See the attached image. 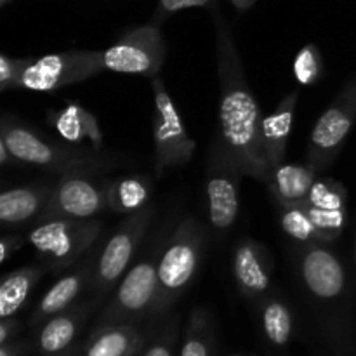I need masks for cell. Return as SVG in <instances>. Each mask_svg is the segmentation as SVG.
Segmentation results:
<instances>
[{"mask_svg": "<svg viewBox=\"0 0 356 356\" xmlns=\"http://www.w3.org/2000/svg\"><path fill=\"white\" fill-rule=\"evenodd\" d=\"M302 205L315 222L322 242L334 243L343 235L348 221V190L341 181L316 177Z\"/></svg>", "mask_w": 356, "mask_h": 356, "instance_id": "obj_14", "label": "cell"}, {"mask_svg": "<svg viewBox=\"0 0 356 356\" xmlns=\"http://www.w3.org/2000/svg\"><path fill=\"white\" fill-rule=\"evenodd\" d=\"M353 263H355V278H356V238H355V250H353Z\"/></svg>", "mask_w": 356, "mask_h": 356, "instance_id": "obj_38", "label": "cell"}, {"mask_svg": "<svg viewBox=\"0 0 356 356\" xmlns=\"http://www.w3.org/2000/svg\"><path fill=\"white\" fill-rule=\"evenodd\" d=\"M212 10L219 79L218 131L211 148L221 153L245 177L264 183L270 167L261 148L263 113L243 72L233 31L218 7Z\"/></svg>", "mask_w": 356, "mask_h": 356, "instance_id": "obj_1", "label": "cell"}, {"mask_svg": "<svg viewBox=\"0 0 356 356\" xmlns=\"http://www.w3.org/2000/svg\"><path fill=\"white\" fill-rule=\"evenodd\" d=\"M165 242H156L148 252L136 261L115 287L106 305L94 318L92 329L118 323H141L146 325L155 306L159 291V263Z\"/></svg>", "mask_w": 356, "mask_h": 356, "instance_id": "obj_5", "label": "cell"}, {"mask_svg": "<svg viewBox=\"0 0 356 356\" xmlns=\"http://www.w3.org/2000/svg\"><path fill=\"white\" fill-rule=\"evenodd\" d=\"M243 174L211 148L205 170L204 195L209 222L218 235H226L240 214V184Z\"/></svg>", "mask_w": 356, "mask_h": 356, "instance_id": "obj_13", "label": "cell"}, {"mask_svg": "<svg viewBox=\"0 0 356 356\" xmlns=\"http://www.w3.org/2000/svg\"><path fill=\"white\" fill-rule=\"evenodd\" d=\"M256 2L257 0H229V3H232L238 13H245V10H249Z\"/></svg>", "mask_w": 356, "mask_h": 356, "instance_id": "obj_36", "label": "cell"}, {"mask_svg": "<svg viewBox=\"0 0 356 356\" xmlns=\"http://www.w3.org/2000/svg\"><path fill=\"white\" fill-rule=\"evenodd\" d=\"M316 176L318 172L308 162H284L270 170L264 184L270 190L277 207L298 205L306 200Z\"/></svg>", "mask_w": 356, "mask_h": 356, "instance_id": "obj_22", "label": "cell"}, {"mask_svg": "<svg viewBox=\"0 0 356 356\" xmlns=\"http://www.w3.org/2000/svg\"><path fill=\"white\" fill-rule=\"evenodd\" d=\"M153 92L152 134L155 148V174L162 177L174 167H183L191 162L197 143L186 131L183 117L170 97L162 76L149 79Z\"/></svg>", "mask_w": 356, "mask_h": 356, "instance_id": "obj_8", "label": "cell"}, {"mask_svg": "<svg viewBox=\"0 0 356 356\" xmlns=\"http://www.w3.org/2000/svg\"><path fill=\"white\" fill-rule=\"evenodd\" d=\"M97 252L90 254L89 257L83 259L79 266L73 268L70 273L63 275L54 285L49 287L40 298V301L35 306L33 313L30 316V327L31 329H40L42 323L47 322L51 316L58 315V313L65 312L70 306L79 302L80 296L89 292L90 280H92L94 273V263H96Z\"/></svg>", "mask_w": 356, "mask_h": 356, "instance_id": "obj_17", "label": "cell"}, {"mask_svg": "<svg viewBox=\"0 0 356 356\" xmlns=\"http://www.w3.org/2000/svg\"><path fill=\"white\" fill-rule=\"evenodd\" d=\"M0 138L7 143L17 163L65 174H103L124 165V160L108 153L83 146L52 141L31 129L14 115H3L0 120Z\"/></svg>", "mask_w": 356, "mask_h": 356, "instance_id": "obj_3", "label": "cell"}, {"mask_svg": "<svg viewBox=\"0 0 356 356\" xmlns=\"http://www.w3.org/2000/svg\"><path fill=\"white\" fill-rule=\"evenodd\" d=\"M31 344L23 339H14L10 343L0 344V356H28Z\"/></svg>", "mask_w": 356, "mask_h": 356, "instance_id": "obj_34", "label": "cell"}, {"mask_svg": "<svg viewBox=\"0 0 356 356\" xmlns=\"http://www.w3.org/2000/svg\"><path fill=\"white\" fill-rule=\"evenodd\" d=\"M218 0H159L155 14H153V23L162 24L163 21L169 19L179 10L193 9V7H207V9H214Z\"/></svg>", "mask_w": 356, "mask_h": 356, "instance_id": "obj_31", "label": "cell"}, {"mask_svg": "<svg viewBox=\"0 0 356 356\" xmlns=\"http://www.w3.org/2000/svg\"><path fill=\"white\" fill-rule=\"evenodd\" d=\"M104 70L103 51H63L28 59L19 79V89L30 92H54L87 82Z\"/></svg>", "mask_w": 356, "mask_h": 356, "instance_id": "obj_9", "label": "cell"}, {"mask_svg": "<svg viewBox=\"0 0 356 356\" xmlns=\"http://www.w3.org/2000/svg\"><path fill=\"white\" fill-rule=\"evenodd\" d=\"M24 245V238L17 233H6L0 240V263H7L10 256L17 252Z\"/></svg>", "mask_w": 356, "mask_h": 356, "instance_id": "obj_32", "label": "cell"}, {"mask_svg": "<svg viewBox=\"0 0 356 356\" xmlns=\"http://www.w3.org/2000/svg\"><path fill=\"white\" fill-rule=\"evenodd\" d=\"M356 124V72L346 80L336 99L320 115L309 134L306 162L316 170L329 169Z\"/></svg>", "mask_w": 356, "mask_h": 356, "instance_id": "obj_10", "label": "cell"}, {"mask_svg": "<svg viewBox=\"0 0 356 356\" xmlns=\"http://www.w3.org/2000/svg\"><path fill=\"white\" fill-rule=\"evenodd\" d=\"M14 162H16V159H14V155L10 153L9 146H7V143L0 138V165L9 167L13 165Z\"/></svg>", "mask_w": 356, "mask_h": 356, "instance_id": "obj_35", "label": "cell"}, {"mask_svg": "<svg viewBox=\"0 0 356 356\" xmlns=\"http://www.w3.org/2000/svg\"><path fill=\"white\" fill-rule=\"evenodd\" d=\"M10 0H0V7H3V6H7V3H9Z\"/></svg>", "mask_w": 356, "mask_h": 356, "instance_id": "obj_39", "label": "cell"}, {"mask_svg": "<svg viewBox=\"0 0 356 356\" xmlns=\"http://www.w3.org/2000/svg\"><path fill=\"white\" fill-rule=\"evenodd\" d=\"M299 94L296 90L287 92L270 115L261 122V148L270 170L285 162L287 145L294 129L296 110Z\"/></svg>", "mask_w": 356, "mask_h": 356, "instance_id": "obj_19", "label": "cell"}, {"mask_svg": "<svg viewBox=\"0 0 356 356\" xmlns=\"http://www.w3.org/2000/svg\"><path fill=\"white\" fill-rule=\"evenodd\" d=\"M28 59H17L2 52L0 54V92L19 89V79Z\"/></svg>", "mask_w": 356, "mask_h": 356, "instance_id": "obj_30", "label": "cell"}, {"mask_svg": "<svg viewBox=\"0 0 356 356\" xmlns=\"http://www.w3.org/2000/svg\"><path fill=\"white\" fill-rule=\"evenodd\" d=\"M47 122L59 134V138L75 146H87L103 152L104 134L101 124L92 111L79 103L68 101L59 111H49Z\"/></svg>", "mask_w": 356, "mask_h": 356, "instance_id": "obj_20", "label": "cell"}, {"mask_svg": "<svg viewBox=\"0 0 356 356\" xmlns=\"http://www.w3.org/2000/svg\"><path fill=\"white\" fill-rule=\"evenodd\" d=\"M80 346H82V343H76L73 344L70 350L63 351V353H58V355H52V356H80Z\"/></svg>", "mask_w": 356, "mask_h": 356, "instance_id": "obj_37", "label": "cell"}, {"mask_svg": "<svg viewBox=\"0 0 356 356\" xmlns=\"http://www.w3.org/2000/svg\"><path fill=\"white\" fill-rule=\"evenodd\" d=\"M228 356H242V355H228Z\"/></svg>", "mask_w": 356, "mask_h": 356, "instance_id": "obj_40", "label": "cell"}, {"mask_svg": "<svg viewBox=\"0 0 356 356\" xmlns=\"http://www.w3.org/2000/svg\"><path fill=\"white\" fill-rule=\"evenodd\" d=\"M278 222H280V228L284 229L285 235L298 242L299 245L322 242L315 222L309 218L308 211L302 204L278 207Z\"/></svg>", "mask_w": 356, "mask_h": 356, "instance_id": "obj_27", "label": "cell"}, {"mask_svg": "<svg viewBox=\"0 0 356 356\" xmlns=\"http://www.w3.org/2000/svg\"><path fill=\"white\" fill-rule=\"evenodd\" d=\"M325 65H323V54L316 44H306L299 49L292 63V75L296 82L302 87H313L323 79Z\"/></svg>", "mask_w": 356, "mask_h": 356, "instance_id": "obj_29", "label": "cell"}, {"mask_svg": "<svg viewBox=\"0 0 356 356\" xmlns=\"http://www.w3.org/2000/svg\"><path fill=\"white\" fill-rule=\"evenodd\" d=\"M232 273L236 289L249 301H259L271 292L273 261L257 240L245 236L233 247Z\"/></svg>", "mask_w": 356, "mask_h": 356, "instance_id": "obj_16", "label": "cell"}, {"mask_svg": "<svg viewBox=\"0 0 356 356\" xmlns=\"http://www.w3.org/2000/svg\"><path fill=\"white\" fill-rule=\"evenodd\" d=\"M152 330L141 323H118L90 330L80 356H138Z\"/></svg>", "mask_w": 356, "mask_h": 356, "instance_id": "obj_18", "label": "cell"}, {"mask_svg": "<svg viewBox=\"0 0 356 356\" xmlns=\"http://www.w3.org/2000/svg\"><path fill=\"white\" fill-rule=\"evenodd\" d=\"M103 233L97 219L49 218L37 221L26 240L47 273H61L75 266Z\"/></svg>", "mask_w": 356, "mask_h": 356, "instance_id": "obj_6", "label": "cell"}, {"mask_svg": "<svg viewBox=\"0 0 356 356\" xmlns=\"http://www.w3.org/2000/svg\"><path fill=\"white\" fill-rule=\"evenodd\" d=\"M47 273L42 264L17 268L2 278L0 284V320L14 318L26 305L38 282Z\"/></svg>", "mask_w": 356, "mask_h": 356, "instance_id": "obj_24", "label": "cell"}, {"mask_svg": "<svg viewBox=\"0 0 356 356\" xmlns=\"http://www.w3.org/2000/svg\"><path fill=\"white\" fill-rule=\"evenodd\" d=\"M216 323L205 308H193L188 316L177 356H214Z\"/></svg>", "mask_w": 356, "mask_h": 356, "instance_id": "obj_26", "label": "cell"}, {"mask_svg": "<svg viewBox=\"0 0 356 356\" xmlns=\"http://www.w3.org/2000/svg\"><path fill=\"white\" fill-rule=\"evenodd\" d=\"M54 184H28L2 191L0 195V222L6 229L37 222L47 207Z\"/></svg>", "mask_w": 356, "mask_h": 356, "instance_id": "obj_21", "label": "cell"}, {"mask_svg": "<svg viewBox=\"0 0 356 356\" xmlns=\"http://www.w3.org/2000/svg\"><path fill=\"white\" fill-rule=\"evenodd\" d=\"M153 216H155V207L149 204L139 212L127 216L125 221H122V225L111 233L96 256L89 287L90 294L99 296L106 301L108 296L115 291L118 282L134 263L139 247L153 221Z\"/></svg>", "mask_w": 356, "mask_h": 356, "instance_id": "obj_7", "label": "cell"}, {"mask_svg": "<svg viewBox=\"0 0 356 356\" xmlns=\"http://www.w3.org/2000/svg\"><path fill=\"white\" fill-rule=\"evenodd\" d=\"M108 179L97 174H65L52 186L47 207L38 221L49 218L94 219L108 209Z\"/></svg>", "mask_w": 356, "mask_h": 356, "instance_id": "obj_12", "label": "cell"}, {"mask_svg": "<svg viewBox=\"0 0 356 356\" xmlns=\"http://www.w3.org/2000/svg\"><path fill=\"white\" fill-rule=\"evenodd\" d=\"M261 332L275 348H284L294 336V312L282 296L270 292L256 301Z\"/></svg>", "mask_w": 356, "mask_h": 356, "instance_id": "obj_23", "label": "cell"}, {"mask_svg": "<svg viewBox=\"0 0 356 356\" xmlns=\"http://www.w3.org/2000/svg\"><path fill=\"white\" fill-rule=\"evenodd\" d=\"M207 229L200 219L188 216L167 238L159 263V291L146 327L155 329L190 289L200 270Z\"/></svg>", "mask_w": 356, "mask_h": 356, "instance_id": "obj_4", "label": "cell"}, {"mask_svg": "<svg viewBox=\"0 0 356 356\" xmlns=\"http://www.w3.org/2000/svg\"><path fill=\"white\" fill-rule=\"evenodd\" d=\"M103 302V298L90 294V298L75 302L65 312L51 316L47 322L42 323L35 336V353L38 356H52L70 350L73 344H76V337L82 332L87 320Z\"/></svg>", "mask_w": 356, "mask_h": 356, "instance_id": "obj_15", "label": "cell"}, {"mask_svg": "<svg viewBox=\"0 0 356 356\" xmlns=\"http://www.w3.org/2000/svg\"><path fill=\"white\" fill-rule=\"evenodd\" d=\"M139 355H141V353H139ZM139 355H138V356H139Z\"/></svg>", "mask_w": 356, "mask_h": 356, "instance_id": "obj_41", "label": "cell"}, {"mask_svg": "<svg viewBox=\"0 0 356 356\" xmlns=\"http://www.w3.org/2000/svg\"><path fill=\"white\" fill-rule=\"evenodd\" d=\"M181 334V315L169 313L149 334L139 356H176Z\"/></svg>", "mask_w": 356, "mask_h": 356, "instance_id": "obj_28", "label": "cell"}, {"mask_svg": "<svg viewBox=\"0 0 356 356\" xmlns=\"http://www.w3.org/2000/svg\"><path fill=\"white\" fill-rule=\"evenodd\" d=\"M21 330V323L16 318H2L0 320V344L10 343L17 337Z\"/></svg>", "mask_w": 356, "mask_h": 356, "instance_id": "obj_33", "label": "cell"}, {"mask_svg": "<svg viewBox=\"0 0 356 356\" xmlns=\"http://www.w3.org/2000/svg\"><path fill=\"white\" fill-rule=\"evenodd\" d=\"M167 59V40L156 23L139 24L125 31L111 47L103 51L104 70L153 79L160 75Z\"/></svg>", "mask_w": 356, "mask_h": 356, "instance_id": "obj_11", "label": "cell"}, {"mask_svg": "<svg viewBox=\"0 0 356 356\" xmlns=\"http://www.w3.org/2000/svg\"><path fill=\"white\" fill-rule=\"evenodd\" d=\"M108 209L131 216L148 207L152 200V181L146 176H120L106 183Z\"/></svg>", "mask_w": 356, "mask_h": 356, "instance_id": "obj_25", "label": "cell"}, {"mask_svg": "<svg viewBox=\"0 0 356 356\" xmlns=\"http://www.w3.org/2000/svg\"><path fill=\"white\" fill-rule=\"evenodd\" d=\"M296 270L325 339L339 353H348L353 332L350 277L344 261L329 243H305L296 249Z\"/></svg>", "mask_w": 356, "mask_h": 356, "instance_id": "obj_2", "label": "cell"}]
</instances>
